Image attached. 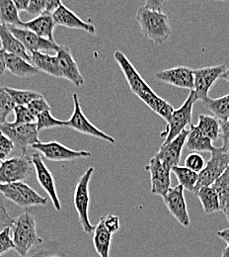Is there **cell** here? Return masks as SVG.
<instances>
[{
	"mask_svg": "<svg viewBox=\"0 0 229 257\" xmlns=\"http://www.w3.org/2000/svg\"><path fill=\"white\" fill-rule=\"evenodd\" d=\"M53 17L56 25L64 26L69 29L82 30L91 35H94L96 33V28L92 23L85 22L64 4H62L56 11H54Z\"/></svg>",
	"mask_w": 229,
	"mask_h": 257,
	"instance_id": "cell-20",
	"label": "cell"
},
{
	"mask_svg": "<svg viewBox=\"0 0 229 257\" xmlns=\"http://www.w3.org/2000/svg\"><path fill=\"white\" fill-rule=\"evenodd\" d=\"M32 160L26 156L8 159L0 164V183L19 182L27 178L32 168Z\"/></svg>",
	"mask_w": 229,
	"mask_h": 257,
	"instance_id": "cell-10",
	"label": "cell"
},
{
	"mask_svg": "<svg viewBox=\"0 0 229 257\" xmlns=\"http://www.w3.org/2000/svg\"><path fill=\"white\" fill-rule=\"evenodd\" d=\"M0 42L2 49L7 54L15 55L31 62L30 53L27 51L21 41L11 33L8 26L3 24H0Z\"/></svg>",
	"mask_w": 229,
	"mask_h": 257,
	"instance_id": "cell-22",
	"label": "cell"
},
{
	"mask_svg": "<svg viewBox=\"0 0 229 257\" xmlns=\"http://www.w3.org/2000/svg\"><path fill=\"white\" fill-rule=\"evenodd\" d=\"M221 257H229V245H227V247L225 249H223Z\"/></svg>",
	"mask_w": 229,
	"mask_h": 257,
	"instance_id": "cell-52",
	"label": "cell"
},
{
	"mask_svg": "<svg viewBox=\"0 0 229 257\" xmlns=\"http://www.w3.org/2000/svg\"><path fill=\"white\" fill-rule=\"evenodd\" d=\"M5 64L6 69L10 71L13 75H16L18 77H30L36 75L40 70L29 61L15 56L10 55L6 53L5 58Z\"/></svg>",
	"mask_w": 229,
	"mask_h": 257,
	"instance_id": "cell-24",
	"label": "cell"
},
{
	"mask_svg": "<svg viewBox=\"0 0 229 257\" xmlns=\"http://www.w3.org/2000/svg\"><path fill=\"white\" fill-rule=\"evenodd\" d=\"M217 236L219 238L223 239L227 243V245H229V227L228 228H225V229L217 231Z\"/></svg>",
	"mask_w": 229,
	"mask_h": 257,
	"instance_id": "cell-50",
	"label": "cell"
},
{
	"mask_svg": "<svg viewBox=\"0 0 229 257\" xmlns=\"http://www.w3.org/2000/svg\"><path fill=\"white\" fill-rule=\"evenodd\" d=\"M204 105L220 122L229 120V94L214 99L208 98Z\"/></svg>",
	"mask_w": 229,
	"mask_h": 257,
	"instance_id": "cell-31",
	"label": "cell"
},
{
	"mask_svg": "<svg viewBox=\"0 0 229 257\" xmlns=\"http://www.w3.org/2000/svg\"><path fill=\"white\" fill-rule=\"evenodd\" d=\"M164 203L171 215L183 226H189L191 224L188 207L184 196V188L179 184L171 187L164 195Z\"/></svg>",
	"mask_w": 229,
	"mask_h": 257,
	"instance_id": "cell-14",
	"label": "cell"
},
{
	"mask_svg": "<svg viewBox=\"0 0 229 257\" xmlns=\"http://www.w3.org/2000/svg\"><path fill=\"white\" fill-rule=\"evenodd\" d=\"M34 150H37L47 160L53 161H69L91 157L90 152L86 151H74L59 142H40L32 146Z\"/></svg>",
	"mask_w": 229,
	"mask_h": 257,
	"instance_id": "cell-12",
	"label": "cell"
},
{
	"mask_svg": "<svg viewBox=\"0 0 229 257\" xmlns=\"http://www.w3.org/2000/svg\"><path fill=\"white\" fill-rule=\"evenodd\" d=\"M66 121L63 120H59L57 118H55L52 115L51 110L45 111L42 114H40L37 117V127L39 132L46 130V128H56V127H66Z\"/></svg>",
	"mask_w": 229,
	"mask_h": 257,
	"instance_id": "cell-34",
	"label": "cell"
},
{
	"mask_svg": "<svg viewBox=\"0 0 229 257\" xmlns=\"http://www.w3.org/2000/svg\"><path fill=\"white\" fill-rule=\"evenodd\" d=\"M168 1L169 0H145L144 6L153 10L163 11L164 7Z\"/></svg>",
	"mask_w": 229,
	"mask_h": 257,
	"instance_id": "cell-45",
	"label": "cell"
},
{
	"mask_svg": "<svg viewBox=\"0 0 229 257\" xmlns=\"http://www.w3.org/2000/svg\"><path fill=\"white\" fill-rule=\"evenodd\" d=\"M17 104L5 90L4 87H0V125L6 122L10 113L14 112Z\"/></svg>",
	"mask_w": 229,
	"mask_h": 257,
	"instance_id": "cell-33",
	"label": "cell"
},
{
	"mask_svg": "<svg viewBox=\"0 0 229 257\" xmlns=\"http://www.w3.org/2000/svg\"><path fill=\"white\" fill-rule=\"evenodd\" d=\"M112 241V232L108 230L104 224V219L101 218L100 222L95 225L94 235H93V244L96 252L100 257H110V245Z\"/></svg>",
	"mask_w": 229,
	"mask_h": 257,
	"instance_id": "cell-26",
	"label": "cell"
},
{
	"mask_svg": "<svg viewBox=\"0 0 229 257\" xmlns=\"http://www.w3.org/2000/svg\"><path fill=\"white\" fill-rule=\"evenodd\" d=\"M114 59L117 64L120 65L126 80L130 86L131 93L138 97L147 107H149L153 112L159 115L167 122L174 111L173 106L158 96L151 87L145 82L140 73L131 64L130 60L121 51H116L114 54Z\"/></svg>",
	"mask_w": 229,
	"mask_h": 257,
	"instance_id": "cell-1",
	"label": "cell"
},
{
	"mask_svg": "<svg viewBox=\"0 0 229 257\" xmlns=\"http://www.w3.org/2000/svg\"><path fill=\"white\" fill-rule=\"evenodd\" d=\"M228 166L229 154L223 151L221 147L214 148L210 160L206 162L205 167L198 173V180L194 194L196 195L201 187L211 186Z\"/></svg>",
	"mask_w": 229,
	"mask_h": 257,
	"instance_id": "cell-8",
	"label": "cell"
},
{
	"mask_svg": "<svg viewBox=\"0 0 229 257\" xmlns=\"http://www.w3.org/2000/svg\"><path fill=\"white\" fill-rule=\"evenodd\" d=\"M199 199L205 214H212L220 211V200L212 186L201 187L196 194Z\"/></svg>",
	"mask_w": 229,
	"mask_h": 257,
	"instance_id": "cell-27",
	"label": "cell"
},
{
	"mask_svg": "<svg viewBox=\"0 0 229 257\" xmlns=\"http://www.w3.org/2000/svg\"><path fill=\"white\" fill-rule=\"evenodd\" d=\"M15 121L12 122L14 125H25V124H34L37 123V117L29 110L27 106L17 105L14 109Z\"/></svg>",
	"mask_w": 229,
	"mask_h": 257,
	"instance_id": "cell-35",
	"label": "cell"
},
{
	"mask_svg": "<svg viewBox=\"0 0 229 257\" xmlns=\"http://www.w3.org/2000/svg\"><path fill=\"white\" fill-rule=\"evenodd\" d=\"M15 249L21 256H25L35 244L43 242L36 230V221L29 213L17 217L11 225Z\"/></svg>",
	"mask_w": 229,
	"mask_h": 257,
	"instance_id": "cell-3",
	"label": "cell"
},
{
	"mask_svg": "<svg viewBox=\"0 0 229 257\" xmlns=\"http://www.w3.org/2000/svg\"><path fill=\"white\" fill-rule=\"evenodd\" d=\"M14 148L13 143L2 132H0V164L8 160L7 158Z\"/></svg>",
	"mask_w": 229,
	"mask_h": 257,
	"instance_id": "cell-39",
	"label": "cell"
},
{
	"mask_svg": "<svg viewBox=\"0 0 229 257\" xmlns=\"http://www.w3.org/2000/svg\"><path fill=\"white\" fill-rule=\"evenodd\" d=\"M155 77L166 84L173 85L178 88L194 90L195 79L194 69L187 66H176L169 69L159 71Z\"/></svg>",
	"mask_w": 229,
	"mask_h": 257,
	"instance_id": "cell-16",
	"label": "cell"
},
{
	"mask_svg": "<svg viewBox=\"0 0 229 257\" xmlns=\"http://www.w3.org/2000/svg\"><path fill=\"white\" fill-rule=\"evenodd\" d=\"M188 135L189 130L186 128L167 145H161L158 153L156 154V157L171 169L172 167L177 166L180 162L182 151L186 146Z\"/></svg>",
	"mask_w": 229,
	"mask_h": 257,
	"instance_id": "cell-19",
	"label": "cell"
},
{
	"mask_svg": "<svg viewBox=\"0 0 229 257\" xmlns=\"http://www.w3.org/2000/svg\"><path fill=\"white\" fill-rule=\"evenodd\" d=\"M4 88L10 94V96L13 98V100L17 105L27 106L29 103L33 101L34 99L43 96L40 92L35 90H23V89L11 88V87H4Z\"/></svg>",
	"mask_w": 229,
	"mask_h": 257,
	"instance_id": "cell-32",
	"label": "cell"
},
{
	"mask_svg": "<svg viewBox=\"0 0 229 257\" xmlns=\"http://www.w3.org/2000/svg\"><path fill=\"white\" fill-rule=\"evenodd\" d=\"M220 79H223V80L228 81L229 82V68H227V69L223 72V74L220 76Z\"/></svg>",
	"mask_w": 229,
	"mask_h": 257,
	"instance_id": "cell-51",
	"label": "cell"
},
{
	"mask_svg": "<svg viewBox=\"0 0 229 257\" xmlns=\"http://www.w3.org/2000/svg\"><path fill=\"white\" fill-rule=\"evenodd\" d=\"M31 63L40 70L55 77H63L57 56L42 52L30 53Z\"/></svg>",
	"mask_w": 229,
	"mask_h": 257,
	"instance_id": "cell-23",
	"label": "cell"
},
{
	"mask_svg": "<svg viewBox=\"0 0 229 257\" xmlns=\"http://www.w3.org/2000/svg\"><path fill=\"white\" fill-rule=\"evenodd\" d=\"M27 107L29 108V110L33 113L35 117H38L40 114H42L45 111L51 110V107L49 105V103L47 102V100L45 99V97L41 96L37 99H34L31 103H29L27 105Z\"/></svg>",
	"mask_w": 229,
	"mask_h": 257,
	"instance_id": "cell-40",
	"label": "cell"
},
{
	"mask_svg": "<svg viewBox=\"0 0 229 257\" xmlns=\"http://www.w3.org/2000/svg\"><path fill=\"white\" fill-rule=\"evenodd\" d=\"M226 69L227 68L224 64L194 69V91L197 100L204 103L209 98L208 92L211 86L216 82L217 79L220 78V76Z\"/></svg>",
	"mask_w": 229,
	"mask_h": 257,
	"instance_id": "cell-11",
	"label": "cell"
},
{
	"mask_svg": "<svg viewBox=\"0 0 229 257\" xmlns=\"http://www.w3.org/2000/svg\"><path fill=\"white\" fill-rule=\"evenodd\" d=\"M11 33L18 38L24 47L27 49L29 53L34 52H48V51H56L58 52L61 49V46L58 45L56 42L49 41L37 35L36 33L32 32L28 29L22 27H15V26H8Z\"/></svg>",
	"mask_w": 229,
	"mask_h": 257,
	"instance_id": "cell-15",
	"label": "cell"
},
{
	"mask_svg": "<svg viewBox=\"0 0 229 257\" xmlns=\"http://www.w3.org/2000/svg\"><path fill=\"white\" fill-rule=\"evenodd\" d=\"M219 196L220 203L229 198V166L227 169L219 176L216 181L211 185Z\"/></svg>",
	"mask_w": 229,
	"mask_h": 257,
	"instance_id": "cell-36",
	"label": "cell"
},
{
	"mask_svg": "<svg viewBox=\"0 0 229 257\" xmlns=\"http://www.w3.org/2000/svg\"><path fill=\"white\" fill-rule=\"evenodd\" d=\"M220 135L222 139V150L229 154V120L220 122Z\"/></svg>",
	"mask_w": 229,
	"mask_h": 257,
	"instance_id": "cell-44",
	"label": "cell"
},
{
	"mask_svg": "<svg viewBox=\"0 0 229 257\" xmlns=\"http://www.w3.org/2000/svg\"><path fill=\"white\" fill-rule=\"evenodd\" d=\"M48 0H31L27 13L34 16H40L47 11Z\"/></svg>",
	"mask_w": 229,
	"mask_h": 257,
	"instance_id": "cell-41",
	"label": "cell"
},
{
	"mask_svg": "<svg viewBox=\"0 0 229 257\" xmlns=\"http://www.w3.org/2000/svg\"><path fill=\"white\" fill-rule=\"evenodd\" d=\"M0 193L20 207H31L37 205H45L48 200L36 192L28 184L19 181L13 183H0Z\"/></svg>",
	"mask_w": 229,
	"mask_h": 257,
	"instance_id": "cell-6",
	"label": "cell"
},
{
	"mask_svg": "<svg viewBox=\"0 0 229 257\" xmlns=\"http://www.w3.org/2000/svg\"><path fill=\"white\" fill-rule=\"evenodd\" d=\"M56 26L57 25L54 20L53 13L49 12H45L30 21L22 23V28L28 29L40 37L52 42H56L54 39V30Z\"/></svg>",
	"mask_w": 229,
	"mask_h": 257,
	"instance_id": "cell-21",
	"label": "cell"
},
{
	"mask_svg": "<svg viewBox=\"0 0 229 257\" xmlns=\"http://www.w3.org/2000/svg\"><path fill=\"white\" fill-rule=\"evenodd\" d=\"M57 57L63 78H66L76 87L82 86L84 84V77L80 72L79 66L74 60L69 47L61 46V49L57 52Z\"/></svg>",
	"mask_w": 229,
	"mask_h": 257,
	"instance_id": "cell-18",
	"label": "cell"
},
{
	"mask_svg": "<svg viewBox=\"0 0 229 257\" xmlns=\"http://www.w3.org/2000/svg\"><path fill=\"white\" fill-rule=\"evenodd\" d=\"M220 211L225 215L229 223V198L222 203H220Z\"/></svg>",
	"mask_w": 229,
	"mask_h": 257,
	"instance_id": "cell-49",
	"label": "cell"
},
{
	"mask_svg": "<svg viewBox=\"0 0 229 257\" xmlns=\"http://www.w3.org/2000/svg\"><path fill=\"white\" fill-rule=\"evenodd\" d=\"M205 164L206 162L200 153H191L185 160V166L197 173H199L205 167Z\"/></svg>",
	"mask_w": 229,
	"mask_h": 257,
	"instance_id": "cell-37",
	"label": "cell"
},
{
	"mask_svg": "<svg viewBox=\"0 0 229 257\" xmlns=\"http://www.w3.org/2000/svg\"><path fill=\"white\" fill-rule=\"evenodd\" d=\"M215 1H221L222 2V1H227V0H215Z\"/></svg>",
	"mask_w": 229,
	"mask_h": 257,
	"instance_id": "cell-53",
	"label": "cell"
},
{
	"mask_svg": "<svg viewBox=\"0 0 229 257\" xmlns=\"http://www.w3.org/2000/svg\"><path fill=\"white\" fill-rule=\"evenodd\" d=\"M94 168L89 167L86 172L80 177L75 191H74V206L77 211L79 220L83 230L86 233H90L95 230V226L91 225L88 217V209H89V182L93 175Z\"/></svg>",
	"mask_w": 229,
	"mask_h": 257,
	"instance_id": "cell-7",
	"label": "cell"
},
{
	"mask_svg": "<svg viewBox=\"0 0 229 257\" xmlns=\"http://www.w3.org/2000/svg\"><path fill=\"white\" fill-rule=\"evenodd\" d=\"M31 160H32V163H33L34 168H35L38 182L40 183L42 188L49 194L56 210L60 211L62 206H61V202L58 197V194H57L56 183H55V179H54L52 172L46 166L42 157L40 156V153L33 154L31 157Z\"/></svg>",
	"mask_w": 229,
	"mask_h": 257,
	"instance_id": "cell-17",
	"label": "cell"
},
{
	"mask_svg": "<svg viewBox=\"0 0 229 257\" xmlns=\"http://www.w3.org/2000/svg\"><path fill=\"white\" fill-rule=\"evenodd\" d=\"M196 126L202 134L213 142L217 141L220 136V121L215 117L200 114Z\"/></svg>",
	"mask_w": 229,
	"mask_h": 257,
	"instance_id": "cell-30",
	"label": "cell"
},
{
	"mask_svg": "<svg viewBox=\"0 0 229 257\" xmlns=\"http://www.w3.org/2000/svg\"><path fill=\"white\" fill-rule=\"evenodd\" d=\"M5 58H6V52L1 48L0 49V75H2L6 69Z\"/></svg>",
	"mask_w": 229,
	"mask_h": 257,
	"instance_id": "cell-48",
	"label": "cell"
},
{
	"mask_svg": "<svg viewBox=\"0 0 229 257\" xmlns=\"http://www.w3.org/2000/svg\"><path fill=\"white\" fill-rule=\"evenodd\" d=\"M135 19L141 34L156 45H162L172 34L169 17L163 11L153 10L145 6L138 8Z\"/></svg>",
	"mask_w": 229,
	"mask_h": 257,
	"instance_id": "cell-2",
	"label": "cell"
},
{
	"mask_svg": "<svg viewBox=\"0 0 229 257\" xmlns=\"http://www.w3.org/2000/svg\"><path fill=\"white\" fill-rule=\"evenodd\" d=\"M14 222V219H12L9 214L7 213V210H6V207L4 205V202H3V199L0 197V228L3 227H8L13 224Z\"/></svg>",
	"mask_w": 229,
	"mask_h": 257,
	"instance_id": "cell-42",
	"label": "cell"
},
{
	"mask_svg": "<svg viewBox=\"0 0 229 257\" xmlns=\"http://www.w3.org/2000/svg\"><path fill=\"white\" fill-rule=\"evenodd\" d=\"M12 1L15 4L18 11H26L27 12L31 0H12Z\"/></svg>",
	"mask_w": 229,
	"mask_h": 257,
	"instance_id": "cell-46",
	"label": "cell"
},
{
	"mask_svg": "<svg viewBox=\"0 0 229 257\" xmlns=\"http://www.w3.org/2000/svg\"><path fill=\"white\" fill-rule=\"evenodd\" d=\"M103 219H104V224L110 232L114 233L117 230H119V228H120L119 217H117L115 215H108V216L104 217Z\"/></svg>",
	"mask_w": 229,
	"mask_h": 257,
	"instance_id": "cell-43",
	"label": "cell"
},
{
	"mask_svg": "<svg viewBox=\"0 0 229 257\" xmlns=\"http://www.w3.org/2000/svg\"><path fill=\"white\" fill-rule=\"evenodd\" d=\"M186 147L193 153H212L215 148L212 146V141L196 128V125L193 124L190 126Z\"/></svg>",
	"mask_w": 229,
	"mask_h": 257,
	"instance_id": "cell-25",
	"label": "cell"
},
{
	"mask_svg": "<svg viewBox=\"0 0 229 257\" xmlns=\"http://www.w3.org/2000/svg\"><path fill=\"white\" fill-rule=\"evenodd\" d=\"M0 132H2L18 149L23 156L28 153V148L35 144L40 143L39 130L37 123L14 125L12 122H5L0 125Z\"/></svg>",
	"mask_w": 229,
	"mask_h": 257,
	"instance_id": "cell-5",
	"label": "cell"
},
{
	"mask_svg": "<svg viewBox=\"0 0 229 257\" xmlns=\"http://www.w3.org/2000/svg\"><path fill=\"white\" fill-rule=\"evenodd\" d=\"M172 173H174L179 181V184L190 192H195L196 183L198 180V173L191 170L186 166H174L172 167Z\"/></svg>",
	"mask_w": 229,
	"mask_h": 257,
	"instance_id": "cell-29",
	"label": "cell"
},
{
	"mask_svg": "<svg viewBox=\"0 0 229 257\" xmlns=\"http://www.w3.org/2000/svg\"><path fill=\"white\" fill-rule=\"evenodd\" d=\"M19 11L12 0H0V24L22 27Z\"/></svg>",
	"mask_w": 229,
	"mask_h": 257,
	"instance_id": "cell-28",
	"label": "cell"
},
{
	"mask_svg": "<svg viewBox=\"0 0 229 257\" xmlns=\"http://www.w3.org/2000/svg\"><path fill=\"white\" fill-rule=\"evenodd\" d=\"M11 249H15V245L10 236V226H8L0 231V256Z\"/></svg>",
	"mask_w": 229,
	"mask_h": 257,
	"instance_id": "cell-38",
	"label": "cell"
},
{
	"mask_svg": "<svg viewBox=\"0 0 229 257\" xmlns=\"http://www.w3.org/2000/svg\"><path fill=\"white\" fill-rule=\"evenodd\" d=\"M196 101L197 99L195 91L191 90L183 105L178 109H174L169 120L166 122V130L161 134L162 137H165L162 145H167L185 131L188 125H192L193 108Z\"/></svg>",
	"mask_w": 229,
	"mask_h": 257,
	"instance_id": "cell-4",
	"label": "cell"
},
{
	"mask_svg": "<svg viewBox=\"0 0 229 257\" xmlns=\"http://www.w3.org/2000/svg\"><path fill=\"white\" fill-rule=\"evenodd\" d=\"M72 99H73V113H72L71 117L69 118V120L66 121V123H67L66 127L73 128L81 134L88 135V136L97 138L100 140L106 141L108 143L116 144V140L113 137L109 136L108 134L104 133L100 128L95 127V125H93L87 119V117L85 116V114L83 113V111L81 109L79 97L76 93L72 94Z\"/></svg>",
	"mask_w": 229,
	"mask_h": 257,
	"instance_id": "cell-9",
	"label": "cell"
},
{
	"mask_svg": "<svg viewBox=\"0 0 229 257\" xmlns=\"http://www.w3.org/2000/svg\"><path fill=\"white\" fill-rule=\"evenodd\" d=\"M150 173V192L153 195L163 197L171 188V168L160 161L156 156L153 157L145 167Z\"/></svg>",
	"mask_w": 229,
	"mask_h": 257,
	"instance_id": "cell-13",
	"label": "cell"
},
{
	"mask_svg": "<svg viewBox=\"0 0 229 257\" xmlns=\"http://www.w3.org/2000/svg\"><path fill=\"white\" fill-rule=\"evenodd\" d=\"M63 4L62 0H48V6H47V11L49 13H54L61 5Z\"/></svg>",
	"mask_w": 229,
	"mask_h": 257,
	"instance_id": "cell-47",
	"label": "cell"
}]
</instances>
